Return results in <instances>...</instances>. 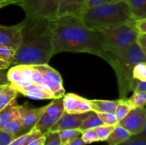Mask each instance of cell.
Returning <instances> with one entry per match:
<instances>
[{
    "label": "cell",
    "mask_w": 146,
    "mask_h": 145,
    "mask_svg": "<svg viewBox=\"0 0 146 145\" xmlns=\"http://www.w3.org/2000/svg\"><path fill=\"white\" fill-rule=\"evenodd\" d=\"M102 125H104V124L98 117L96 112H91L90 115L81 124L79 128H78V130L83 132L86 129H94V128L101 126Z\"/></svg>",
    "instance_id": "cell-25"
},
{
    "label": "cell",
    "mask_w": 146,
    "mask_h": 145,
    "mask_svg": "<svg viewBox=\"0 0 146 145\" xmlns=\"http://www.w3.org/2000/svg\"><path fill=\"white\" fill-rule=\"evenodd\" d=\"M58 132L61 145H68L81 135V132L78 129H66Z\"/></svg>",
    "instance_id": "cell-26"
},
{
    "label": "cell",
    "mask_w": 146,
    "mask_h": 145,
    "mask_svg": "<svg viewBox=\"0 0 146 145\" xmlns=\"http://www.w3.org/2000/svg\"><path fill=\"white\" fill-rule=\"evenodd\" d=\"M97 115H98V117L100 118V119L102 121L104 125H116L118 124V121H117L114 114L97 113Z\"/></svg>",
    "instance_id": "cell-36"
},
{
    "label": "cell",
    "mask_w": 146,
    "mask_h": 145,
    "mask_svg": "<svg viewBox=\"0 0 146 145\" xmlns=\"http://www.w3.org/2000/svg\"><path fill=\"white\" fill-rule=\"evenodd\" d=\"M118 145H146L145 134L140 133L138 134L131 135L127 140Z\"/></svg>",
    "instance_id": "cell-31"
},
{
    "label": "cell",
    "mask_w": 146,
    "mask_h": 145,
    "mask_svg": "<svg viewBox=\"0 0 146 145\" xmlns=\"http://www.w3.org/2000/svg\"><path fill=\"white\" fill-rule=\"evenodd\" d=\"M21 23L11 26L0 24V45H7L17 51L21 42Z\"/></svg>",
    "instance_id": "cell-13"
},
{
    "label": "cell",
    "mask_w": 146,
    "mask_h": 145,
    "mask_svg": "<svg viewBox=\"0 0 146 145\" xmlns=\"http://www.w3.org/2000/svg\"><path fill=\"white\" fill-rule=\"evenodd\" d=\"M91 112L81 114H69L64 112L62 116L50 129L49 132H59L66 129H78L83 121Z\"/></svg>",
    "instance_id": "cell-12"
},
{
    "label": "cell",
    "mask_w": 146,
    "mask_h": 145,
    "mask_svg": "<svg viewBox=\"0 0 146 145\" xmlns=\"http://www.w3.org/2000/svg\"><path fill=\"white\" fill-rule=\"evenodd\" d=\"M53 20L26 16L21 22V44L16 51L11 65L48 64L52 57Z\"/></svg>",
    "instance_id": "cell-1"
},
{
    "label": "cell",
    "mask_w": 146,
    "mask_h": 145,
    "mask_svg": "<svg viewBox=\"0 0 146 145\" xmlns=\"http://www.w3.org/2000/svg\"><path fill=\"white\" fill-rule=\"evenodd\" d=\"M119 100H91L93 112L97 113L114 114Z\"/></svg>",
    "instance_id": "cell-16"
},
{
    "label": "cell",
    "mask_w": 146,
    "mask_h": 145,
    "mask_svg": "<svg viewBox=\"0 0 146 145\" xmlns=\"http://www.w3.org/2000/svg\"><path fill=\"white\" fill-rule=\"evenodd\" d=\"M31 83L35 84V85H41V86L44 87L46 89L48 90L47 86L46 85L45 82H44V80L43 78V76L41 75V74L40 73L39 71L38 70L36 69L34 66L32 65V72H31Z\"/></svg>",
    "instance_id": "cell-35"
},
{
    "label": "cell",
    "mask_w": 146,
    "mask_h": 145,
    "mask_svg": "<svg viewBox=\"0 0 146 145\" xmlns=\"http://www.w3.org/2000/svg\"><path fill=\"white\" fill-rule=\"evenodd\" d=\"M10 66V64L9 63L5 62L0 59V70H5Z\"/></svg>",
    "instance_id": "cell-45"
},
{
    "label": "cell",
    "mask_w": 146,
    "mask_h": 145,
    "mask_svg": "<svg viewBox=\"0 0 146 145\" xmlns=\"http://www.w3.org/2000/svg\"><path fill=\"white\" fill-rule=\"evenodd\" d=\"M118 100H119V102H118V105L115 109V112H114V115H115L118 122L123 119L128 115L130 110L133 109L125 102L124 100L119 99Z\"/></svg>",
    "instance_id": "cell-28"
},
{
    "label": "cell",
    "mask_w": 146,
    "mask_h": 145,
    "mask_svg": "<svg viewBox=\"0 0 146 145\" xmlns=\"http://www.w3.org/2000/svg\"><path fill=\"white\" fill-rule=\"evenodd\" d=\"M60 0H19L16 5L20 6L27 16L56 18V10Z\"/></svg>",
    "instance_id": "cell-6"
},
{
    "label": "cell",
    "mask_w": 146,
    "mask_h": 145,
    "mask_svg": "<svg viewBox=\"0 0 146 145\" xmlns=\"http://www.w3.org/2000/svg\"><path fill=\"white\" fill-rule=\"evenodd\" d=\"M16 138L14 135L0 129V145H9Z\"/></svg>",
    "instance_id": "cell-37"
},
{
    "label": "cell",
    "mask_w": 146,
    "mask_h": 145,
    "mask_svg": "<svg viewBox=\"0 0 146 145\" xmlns=\"http://www.w3.org/2000/svg\"><path fill=\"white\" fill-rule=\"evenodd\" d=\"M81 18L88 28L96 32L122 25L135 28L136 21L125 0L86 9Z\"/></svg>",
    "instance_id": "cell-4"
},
{
    "label": "cell",
    "mask_w": 146,
    "mask_h": 145,
    "mask_svg": "<svg viewBox=\"0 0 146 145\" xmlns=\"http://www.w3.org/2000/svg\"><path fill=\"white\" fill-rule=\"evenodd\" d=\"M17 90L19 92H21L24 96L33 99H54V95L51 91L41 85L35 84H30L25 87L19 88Z\"/></svg>",
    "instance_id": "cell-15"
},
{
    "label": "cell",
    "mask_w": 146,
    "mask_h": 145,
    "mask_svg": "<svg viewBox=\"0 0 146 145\" xmlns=\"http://www.w3.org/2000/svg\"><path fill=\"white\" fill-rule=\"evenodd\" d=\"M120 0H87V9L116 2Z\"/></svg>",
    "instance_id": "cell-38"
},
{
    "label": "cell",
    "mask_w": 146,
    "mask_h": 145,
    "mask_svg": "<svg viewBox=\"0 0 146 145\" xmlns=\"http://www.w3.org/2000/svg\"><path fill=\"white\" fill-rule=\"evenodd\" d=\"M99 57L106 60L115 71L118 80L119 99H126L132 88L134 67L139 63L146 62V55L135 42L128 48L121 49L104 46Z\"/></svg>",
    "instance_id": "cell-3"
},
{
    "label": "cell",
    "mask_w": 146,
    "mask_h": 145,
    "mask_svg": "<svg viewBox=\"0 0 146 145\" xmlns=\"http://www.w3.org/2000/svg\"><path fill=\"white\" fill-rule=\"evenodd\" d=\"M115 125H102L101 126H98L97 127L94 128V131L96 133L97 136L99 141H106L110 134L112 132L115 128Z\"/></svg>",
    "instance_id": "cell-29"
},
{
    "label": "cell",
    "mask_w": 146,
    "mask_h": 145,
    "mask_svg": "<svg viewBox=\"0 0 146 145\" xmlns=\"http://www.w3.org/2000/svg\"><path fill=\"white\" fill-rule=\"evenodd\" d=\"M68 145H86V144L84 143V141L81 139V136L76 138L75 140L73 141L72 142H71L70 144H68Z\"/></svg>",
    "instance_id": "cell-44"
},
{
    "label": "cell",
    "mask_w": 146,
    "mask_h": 145,
    "mask_svg": "<svg viewBox=\"0 0 146 145\" xmlns=\"http://www.w3.org/2000/svg\"><path fill=\"white\" fill-rule=\"evenodd\" d=\"M131 108L145 106L146 102V92H133L131 98L124 100Z\"/></svg>",
    "instance_id": "cell-27"
},
{
    "label": "cell",
    "mask_w": 146,
    "mask_h": 145,
    "mask_svg": "<svg viewBox=\"0 0 146 145\" xmlns=\"http://www.w3.org/2000/svg\"><path fill=\"white\" fill-rule=\"evenodd\" d=\"M19 106L16 99L13 100L2 111L0 112V126L9 121L19 117Z\"/></svg>",
    "instance_id": "cell-17"
},
{
    "label": "cell",
    "mask_w": 146,
    "mask_h": 145,
    "mask_svg": "<svg viewBox=\"0 0 146 145\" xmlns=\"http://www.w3.org/2000/svg\"><path fill=\"white\" fill-rule=\"evenodd\" d=\"M0 129L14 135L16 137H18L19 136H20V134L21 135L25 133L24 129H23L20 117L17 119L9 121L7 123L0 126Z\"/></svg>",
    "instance_id": "cell-23"
},
{
    "label": "cell",
    "mask_w": 146,
    "mask_h": 145,
    "mask_svg": "<svg viewBox=\"0 0 146 145\" xmlns=\"http://www.w3.org/2000/svg\"><path fill=\"white\" fill-rule=\"evenodd\" d=\"M87 9V0H60L56 10V18L70 16L81 18Z\"/></svg>",
    "instance_id": "cell-11"
},
{
    "label": "cell",
    "mask_w": 146,
    "mask_h": 145,
    "mask_svg": "<svg viewBox=\"0 0 146 145\" xmlns=\"http://www.w3.org/2000/svg\"><path fill=\"white\" fill-rule=\"evenodd\" d=\"M56 122V119L50 116L45 111L34 127L38 131H39L41 133L45 134L48 133L49 132L50 129L52 127L53 125Z\"/></svg>",
    "instance_id": "cell-22"
},
{
    "label": "cell",
    "mask_w": 146,
    "mask_h": 145,
    "mask_svg": "<svg viewBox=\"0 0 146 145\" xmlns=\"http://www.w3.org/2000/svg\"><path fill=\"white\" fill-rule=\"evenodd\" d=\"M48 105L38 108H30L26 105H19V112L24 132L31 130L46 109Z\"/></svg>",
    "instance_id": "cell-14"
},
{
    "label": "cell",
    "mask_w": 146,
    "mask_h": 145,
    "mask_svg": "<svg viewBox=\"0 0 146 145\" xmlns=\"http://www.w3.org/2000/svg\"><path fill=\"white\" fill-rule=\"evenodd\" d=\"M18 91L10 85H7L0 92V112L2 111L13 100L16 99Z\"/></svg>",
    "instance_id": "cell-21"
},
{
    "label": "cell",
    "mask_w": 146,
    "mask_h": 145,
    "mask_svg": "<svg viewBox=\"0 0 146 145\" xmlns=\"http://www.w3.org/2000/svg\"><path fill=\"white\" fill-rule=\"evenodd\" d=\"M32 65H14L7 72V78L11 86L16 90L31 83Z\"/></svg>",
    "instance_id": "cell-9"
},
{
    "label": "cell",
    "mask_w": 146,
    "mask_h": 145,
    "mask_svg": "<svg viewBox=\"0 0 146 145\" xmlns=\"http://www.w3.org/2000/svg\"><path fill=\"white\" fill-rule=\"evenodd\" d=\"M131 136V134L126 129L117 124L106 141L108 145H118L127 140Z\"/></svg>",
    "instance_id": "cell-18"
},
{
    "label": "cell",
    "mask_w": 146,
    "mask_h": 145,
    "mask_svg": "<svg viewBox=\"0 0 146 145\" xmlns=\"http://www.w3.org/2000/svg\"><path fill=\"white\" fill-rule=\"evenodd\" d=\"M135 20L146 18V0H125Z\"/></svg>",
    "instance_id": "cell-19"
},
{
    "label": "cell",
    "mask_w": 146,
    "mask_h": 145,
    "mask_svg": "<svg viewBox=\"0 0 146 145\" xmlns=\"http://www.w3.org/2000/svg\"><path fill=\"white\" fill-rule=\"evenodd\" d=\"M97 33L101 36L104 46L118 49L128 48L134 44L139 34L133 26L130 25L101 30Z\"/></svg>",
    "instance_id": "cell-5"
},
{
    "label": "cell",
    "mask_w": 146,
    "mask_h": 145,
    "mask_svg": "<svg viewBox=\"0 0 146 145\" xmlns=\"http://www.w3.org/2000/svg\"><path fill=\"white\" fill-rule=\"evenodd\" d=\"M81 139L86 144H91L93 142H98V138L94 129H90L81 132Z\"/></svg>",
    "instance_id": "cell-33"
},
{
    "label": "cell",
    "mask_w": 146,
    "mask_h": 145,
    "mask_svg": "<svg viewBox=\"0 0 146 145\" xmlns=\"http://www.w3.org/2000/svg\"><path fill=\"white\" fill-rule=\"evenodd\" d=\"M44 134L41 133L39 131L37 130L34 127H33L31 130L23 134L20 135L18 137L16 138L9 145H28L35 139L43 136Z\"/></svg>",
    "instance_id": "cell-20"
},
{
    "label": "cell",
    "mask_w": 146,
    "mask_h": 145,
    "mask_svg": "<svg viewBox=\"0 0 146 145\" xmlns=\"http://www.w3.org/2000/svg\"><path fill=\"white\" fill-rule=\"evenodd\" d=\"M44 145H61L58 132H48L45 134Z\"/></svg>",
    "instance_id": "cell-34"
},
{
    "label": "cell",
    "mask_w": 146,
    "mask_h": 145,
    "mask_svg": "<svg viewBox=\"0 0 146 145\" xmlns=\"http://www.w3.org/2000/svg\"><path fill=\"white\" fill-rule=\"evenodd\" d=\"M64 111L69 114L93 112L91 100L74 93H67L63 97Z\"/></svg>",
    "instance_id": "cell-10"
},
{
    "label": "cell",
    "mask_w": 146,
    "mask_h": 145,
    "mask_svg": "<svg viewBox=\"0 0 146 145\" xmlns=\"http://www.w3.org/2000/svg\"><path fill=\"white\" fill-rule=\"evenodd\" d=\"M19 0H0V9L10 4H17Z\"/></svg>",
    "instance_id": "cell-42"
},
{
    "label": "cell",
    "mask_w": 146,
    "mask_h": 145,
    "mask_svg": "<svg viewBox=\"0 0 146 145\" xmlns=\"http://www.w3.org/2000/svg\"><path fill=\"white\" fill-rule=\"evenodd\" d=\"M133 78L140 81L146 82V63H139L134 67Z\"/></svg>",
    "instance_id": "cell-30"
},
{
    "label": "cell",
    "mask_w": 146,
    "mask_h": 145,
    "mask_svg": "<svg viewBox=\"0 0 146 145\" xmlns=\"http://www.w3.org/2000/svg\"><path fill=\"white\" fill-rule=\"evenodd\" d=\"M44 141H45V135L38 138V139H35L33 142H31V143L29 144L28 145H44Z\"/></svg>",
    "instance_id": "cell-43"
},
{
    "label": "cell",
    "mask_w": 146,
    "mask_h": 145,
    "mask_svg": "<svg viewBox=\"0 0 146 145\" xmlns=\"http://www.w3.org/2000/svg\"><path fill=\"white\" fill-rule=\"evenodd\" d=\"M51 56L62 52L88 53L100 56L104 43L99 34L88 28L81 18L70 16L53 20Z\"/></svg>",
    "instance_id": "cell-2"
},
{
    "label": "cell",
    "mask_w": 146,
    "mask_h": 145,
    "mask_svg": "<svg viewBox=\"0 0 146 145\" xmlns=\"http://www.w3.org/2000/svg\"><path fill=\"white\" fill-rule=\"evenodd\" d=\"M135 43L139 46L142 52L146 55V34H138Z\"/></svg>",
    "instance_id": "cell-39"
},
{
    "label": "cell",
    "mask_w": 146,
    "mask_h": 145,
    "mask_svg": "<svg viewBox=\"0 0 146 145\" xmlns=\"http://www.w3.org/2000/svg\"><path fill=\"white\" fill-rule=\"evenodd\" d=\"M146 110L145 106L133 108L128 115L118 122L131 135L145 134Z\"/></svg>",
    "instance_id": "cell-7"
},
{
    "label": "cell",
    "mask_w": 146,
    "mask_h": 145,
    "mask_svg": "<svg viewBox=\"0 0 146 145\" xmlns=\"http://www.w3.org/2000/svg\"><path fill=\"white\" fill-rule=\"evenodd\" d=\"M46 112L50 116L58 121V119L62 116L64 112H65L64 107V102H63V98L54 99V100L51 101L48 105Z\"/></svg>",
    "instance_id": "cell-24"
},
{
    "label": "cell",
    "mask_w": 146,
    "mask_h": 145,
    "mask_svg": "<svg viewBox=\"0 0 146 145\" xmlns=\"http://www.w3.org/2000/svg\"><path fill=\"white\" fill-rule=\"evenodd\" d=\"M33 66L41 74L46 85L53 94L54 99L63 98L65 95V90L63 87L62 78L58 71L51 68L48 64Z\"/></svg>",
    "instance_id": "cell-8"
},
{
    "label": "cell",
    "mask_w": 146,
    "mask_h": 145,
    "mask_svg": "<svg viewBox=\"0 0 146 145\" xmlns=\"http://www.w3.org/2000/svg\"><path fill=\"white\" fill-rule=\"evenodd\" d=\"M8 85H10V82H9L7 78V72L4 71V70H0V86Z\"/></svg>",
    "instance_id": "cell-41"
},
{
    "label": "cell",
    "mask_w": 146,
    "mask_h": 145,
    "mask_svg": "<svg viewBox=\"0 0 146 145\" xmlns=\"http://www.w3.org/2000/svg\"><path fill=\"white\" fill-rule=\"evenodd\" d=\"M16 51L7 45H0V59L9 63L11 65Z\"/></svg>",
    "instance_id": "cell-32"
},
{
    "label": "cell",
    "mask_w": 146,
    "mask_h": 145,
    "mask_svg": "<svg viewBox=\"0 0 146 145\" xmlns=\"http://www.w3.org/2000/svg\"><path fill=\"white\" fill-rule=\"evenodd\" d=\"M135 28L140 34H146V18L136 20Z\"/></svg>",
    "instance_id": "cell-40"
}]
</instances>
